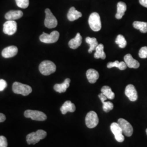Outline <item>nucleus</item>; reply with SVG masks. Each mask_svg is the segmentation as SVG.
Instances as JSON below:
<instances>
[{
	"label": "nucleus",
	"instance_id": "obj_1",
	"mask_svg": "<svg viewBox=\"0 0 147 147\" xmlns=\"http://www.w3.org/2000/svg\"><path fill=\"white\" fill-rule=\"evenodd\" d=\"M47 135V132L42 130H38L36 132H33L28 134L26 136V141L28 144H35L41 140L45 138Z\"/></svg>",
	"mask_w": 147,
	"mask_h": 147
},
{
	"label": "nucleus",
	"instance_id": "obj_2",
	"mask_svg": "<svg viewBox=\"0 0 147 147\" xmlns=\"http://www.w3.org/2000/svg\"><path fill=\"white\" fill-rule=\"evenodd\" d=\"M39 69L43 75L47 76L55 72L56 66L55 63L50 61H44L40 64Z\"/></svg>",
	"mask_w": 147,
	"mask_h": 147
},
{
	"label": "nucleus",
	"instance_id": "obj_3",
	"mask_svg": "<svg viewBox=\"0 0 147 147\" xmlns=\"http://www.w3.org/2000/svg\"><path fill=\"white\" fill-rule=\"evenodd\" d=\"M12 89L14 93L22 95L24 96H27L32 92V89L30 86L22 84L18 82H15L13 84Z\"/></svg>",
	"mask_w": 147,
	"mask_h": 147
},
{
	"label": "nucleus",
	"instance_id": "obj_4",
	"mask_svg": "<svg viewBox=\"0 0 147 147\" xmlns=\"http://www.w3.org/2000/svg\"><path fill=\"white\" fill-rule=\"evenodd\" d=\"M88 23L90 28L95 32H98L101 28V22L99 14L96 13H92L89 17Z\"/></svg>",
	"mask_w": 147,
	"mask_h": 147
},
{
	"label": "nucleus",
	"instance_id": "obj_5",
	"mask_svg": "<svg viewBox=\"0 0 147 147\" xmlns=\"http://www.w3.org/2000/svg\"><path fill=\"white\" fill-rule=\"evenodd\" d=\"M24 116L27 118H31L32 120L44 121L47 119V115L41 111L28 110L24 112Z\"/></svg>",
	"mask_w": 147,
	"mask_h": 147
},
{
	"label": "nucleus",
	"instance_id": "obj_6",
	"mask_svg": "<svg viewBox=\"0 0 147 147\" xmlns=\"http://www.w3.org/2000/svg\"><path fill=\"white\" fill-rule=\"evenodd\" d=\"M45 19L44 21V25L48 28H53L57 26L58 22L56 17L53 16L50 9H45Z\"/></svg>",
	"mask_w": 147,
	"mask_h": 147
},
{
	"label": "nucleus",
	"instance_id": "obj_7",
	"mask_svg": "<svg viewBox=\"0 0 147 147\" xmlns=\"http://www.w3.org/2000/svg\"><path fill=\"white\" fill-rule=\"evenodd\" d=\"M59 37V33L57 31L52 32L50 34L43 32L42 34L39 37L40 42L44 43L50 44L57 42Z\"/></svg>",
	"mask_w": 147,
	"mask_h": 147
},
{
	"label": "nucleus",
	"instance_id": "obj_8",
	"mask_svg": "<svg viewBox=\"0 0 147 147\" xmlns=\"http://www.w3.org/2000/svg\"><path fill=\"white\" fill-rule=\"evenodd\" d=\"M86 125L89 129H92L97 126L99 123V118L96 112L90 111L86 116Z\"/></svg>",
	"mask_w": 147,
	"mask_h": 147
},
{
	"label": "nucleus",
	"instance_id": "obj_9",
	"mask_svg": "<svg viewBox=\"0 0 147 147\" xmlns=\"http://www.w3.org/2000/svg\"><path fill=\"white\" fill-rule=\"evenodd\" d=\"M111 130L117 142H123L124 141V136L123 135V131L118 123H113L110 126Z\"/></svg>",
	"mask_w": 147,
	"mask_h": 147
},
{
	"label": "nucleus",
	"instance_id": "obj_10",
	"mask_svg": "<svg viewBox=\"0 0 147 147\" xmlns=\"http://www.w3.org/2000/svg\"><path fill=\"white\" fill-rule=\"evenodd\" d=\"M118 123L121 126L123 133L127 137L131 136L133 134V127L131 124L123 118H119L118 120Z\"/></svg>",
	"mask_w": 147,
	"mask_h": 147
},
{
	"label": "nucleus",
	"instance_id": "obj_11",
	"mask_svg": "<svg viewBox=\"0 0 147 147\" xmlns=\"http://www.w3.org/2000/svg\"><path fill=\"white\" fill-rule=\"evenodd\" d=\"M17 30V24L14 20H8L3 24V32L8 35L14 34Z\"/></svg>",
	"mask_w": 147,
	"mask_h": 147
},
{
	"label": "nucleus",
	"instance_id": "obj_12",
	"mask_svg": "<svg viewBox=\"0 0 147 147\" xmlns=\"http://www.w3.org/2000/svg\"><path fill=\"white\" fill-rule=\"evenodd\" d=\"M125 94L126 96L131 101H135L138 99L136 89L132 84L127 85L125 88Z\"/></svg>",
	"mask_w": 147,
	"mask_h": 147
},
{
	"label": "nucleus",
	"instance_id": "obj_13",
	"mask_svg": "<svg viewBox=\"0 0 147 147\" xmlns=\"http://www.w3.org/2000/svg\"><path fill=\"white\" fill-rule=\"evenodd\" d=\"M18 52V49L16 46H10L5 47L2 52V56L5 58H11L15 56Z\"/></svg>",
	"mask_w": 147,
	"mask_h": 147
},
{
	"label": "nucleus",
	"instance_id": "obj_14",
	"mask_svg": "<svg viewBox=\"0 0 147 147\" xmlns=\"http://www.w3.org/2000/svg\"><path fill=\"white\" fill-rule=\"evenodd\" d=\"M124 62L126 63V65L130 68L137 69L140 67V63L132 57L131 55L128 53L124 57Z\"/></svg>",
	"mask_w": 147,
	"mask_h": 147
},
{
	"label": "nucleus",
	"instance_id": "obj_15",
	"mask_svg": "<svg viewBox=\"0 0 147 147\" xmlns=\"http://www.w3.org/2000/svg\"><path fill=\"white\" fill-rule=\"evenodd\" d=\"M86 76L89 83L94 84L99 78V74L95 69H89L86 72Z\"/></svg>",
	"mask_w": 147,
	"mask_h": 147
},
{
	"label": "nucleus",
	"instance_id": "obj_16",
	"mask_svg": "<svg viewBox=\"0 0 147 147\" xmlns=\"http://www.w3.org/2000/svg\"><path fill=\"white\" fill-rule=\"evenodd\" d=\"M70 82V79L67 78L64 80V81L62 84H55L53 87V88L56 92H58L59 93H64L66 92L67 89L69 87Z\"/></svg>",
	"mask_w": 147,
	"mask_h": 147
},
{
	"label": "nucleus",
	"instance_id": "obj_17",
	"mask_svg": "<svg viewBox=\"0 0 147 147\" xmlns=\"http://www.w3.org/2000/svg\"><path fill=\"white\" fill-rule=\"evenodd\" d=\"M63 115H65L67 112H74L76 110L75 105L70 101H66L60 109Z\"/></svg>",
	"mask_w": 147,
	"mask_h": 147
},
{
	"label": "nucleus",
	"instance_id": "obj_18",
	"mask_svg": "<svg viewBox=\"0 0 147 147\" xmlns=\"http://www.w3.org/2000/svg\"><path fill=\"white\" fill-rule=\"evenodd\" d=\"M82 16L81 12L77 11L74 7H71L69 10L67 18L69 21H74L79 19Z\"/></svg>",
	"mask_w": 147,
	"mask_h": 147
},
{
	"label": "nucleus",
	"instance_id": "obj_19",
	"mask_svg": "<svg viewBox=\"0 0 147 147\" xmlns=\"http://www.w3.org/2000/svg\"><path fill=\"white\" fill-rule=\"evenodd\" d=\"M82 38L80 33H78L75 37L69 42V46L72 49H76L81 45Z\"/></svg>",
	"mask_w": 147,
	"mask_h": 147
},
{
	"label": "nucleus",
	"instance_id": "obj_20",
	"mask_svg": "<svg viewBox=\"0 0 147 147\" xmlns=\"http://www.w3.org/2000/svg\"><path fill=\"white\" fill-rule=\"evenodd\" d=\"M23 13L21 11H11L5 14V18L8 20H14L21 18Z\"/></svg>",
	"mask_w": 147,
	"mask_h": 147
},
{
	"label": "nucleus",
	"instance_id": "obj_21",
	"mask_svg": "<svg viewBox=\"0 0 147 147\" xmlns=\"http://www.w3.org/2000/svg\"><path fill=\"white\" fill-rule=\"evenodd\" d=\"M127 7L126 5L123 2H119L117 3V11L116 14L117 19H121L124 16L125 12L126 11Z\"/></svg>",
	"mask_w": 147,
	"mask_h": 147
},
{
	"label": "nucleus",
	"instance_id": "obj_22",
	"mask_svg": "<svg viewBox=\"0 0 147 147\" xmlns=\"http://www.w3.org/2000/svg\"><path fill=\"white\" fill-rule=\"evenodd\" d=\"M104 46L102 44H99L97 47L95 49V53H94V57L95 58L98 59V58H101L102 59H104L106 58V54L104 51Z\"/></svg>",
	"mask_w": 147,
	"mask_h": 147
},
{
	"label": "nucleus",
	"instance_id": "obj_23",
	"mask_svg": "<svg viewBox=\"0 0 147 147\" xmlns=\"http://www.w3.org/2000/svg\"><path fill=\"white\" fill-rule=\"evenodd\" d=\"M107 67L108 68H112L113 67H116L120 69L121 70H124L127 68L126 63L125 62H119L118 61H116L113 62H109L107 64Z\"/></svg>",
	"mask_w": 147,
	"mask_h": 147
},
{
	"label": "nucleus",
	"instance_id": "obj_24",
	"mask_svg": "<svg viewBox=\"0 0 147 147\" xmlns=\"http://www.w3.org/2000/svg\"><path fill=\"white\" fill-rule=\"evenodd\" d=\"M101 92L109 99L112 100L115 97V93L112 92L111 87H110L108 86H103L102 87L101 89Z\"/></svg>",
	"mask_w": 147,
	"mask_h": 147
},
{
	"label": "nucleus",
	"instance_id": "obj_25",
	"mask_svg": "<svg viewBox=\"0 0 147 147\" xmlns=\"http://www.w3.org/2000/svg\"><path fill=\"white\" fill-rule=\"evenodd\" d=\"M86 42L88 43L90 45L88 53H92L94 50H95L96 47L99 45L98 41L95 38H90V37H87L86 38Z\"/></svg>",
	"mask_w": 147,
	"mask_h": 147
},
{
	"label": "nucleus",
	"instance_id": "obj_26",
	"mask_svg": "<svg viewBox=\"0 0 147 147\" xmlns=\"http://www.w3.org/2000/svg\"><path fill=\"white\" fill-rule=\"evenodd\" d=\"M133 26L137 30H140L143 33H146L147 32V22L135 21L133 23Z\"/></svg>",
	"mask_w": 147,
	"mask_h": 147
},
{
	"label": "nucleus",
	"instance_id": "obj_27",
	"mask_svg": "<svg viewBox=\"0 0 147 147\" xmlns=\"http://www.w3.org/2000/svg\"><path fill=\"white\" fill-rule=\"evenodd\" d=\"M115 42L117 45H118L119 47L121 48H124L127 45V42L126 39L123 35L119 34L117 37Z\"/></svg>",
	"mask_w": 147,
	"mask_h": 147
},
{
	"label": "nucleus",
	"instance_id": "obj_28",
	"mask_svg": "<svg viewBox=\"0 0 147 147\" xmlns=\"http://www.w3.org/2000/svg\"><path fill=\"white\" fill-rule=\"evenodd\" d=\"M102 109L105 112H109L113 109V104L110 101H102Z\"/></svg>",
	"mask_w": 147,
	"mask_h": 147
},
{
	"label": "nucleus",
	"instance_id": "obj_29",
	"mask_svg": "<svg viewBox=\"0 0 147 147\" xmlns=\"http://www.w3.org/2000/svg\"><path fill=\"white\" fill-rule=\"evenodd\" d=\"M16 5L19 7L25 9L29 5V0H16Z\"/></svg>",
	"mask_w": 147,
	"mask_h": 147
},
{
	"label": "nucleus",
	"instance_id": "obj_30",
	"mask_svg": "<svg viewBox=\"0 0 147 147\" xmlns=\"http://www.w3.org/2000/svg\"><path fill=\"white\" fill-rule=\"evenodd\" d=\"M139 57L141 58H147V47H144L141 48L139 51Z\"/></svg>",
	"mask_w": 147,
	"mask_h": 147
},
{
	"label": "nucleus",
	"instance_id": "obj_31",
	"mask_svg": "<svg viewBox=\"0 0 147 147\" xmlns=\"http://www.w3.org/2000/svg\"><path fill=\"white\" fill-rule=\"evenodd\" d=\"M8 143L7 138L3 136H0V147H7Z\"/></svg>",
	"mask_w": 147,
	"mask_h": 147
},
{
	"label": "nucleus",
	"instance_id": "obj_32",
	"mask_svg": "<svg viewBox=\"0 0 147 147\" xmlns=\"http://www.w3.org/2000/svg\"><path fill=\"white\" fill-rule=\"evenodd\" d=\"M7 86V84L5 80L3 79L0 80V91H2L5 89Z\"/></svg>",
	"mask_w": 147,
	"mask_h": 147
},
{
	"label": "nucleus",
	"instance_id": "obj_33",
	"mask_svg": "<svg viewBox=\"0 0 147 147\" xmlns=\"http://www.w3.org/2000/svg\"><path fill=\"white\" fill-rule=\"evenodd\" d=\"M98 96H99V98H100V99L101 100V102L105 101H106V100L107 99V97L105 96V95L103 94L102 93H101V94H99L98 95Z\"/></svg>",
	"mask_w": 147,
	"mask_h": 147
},
{
	"label": "nucleus",
	"instance_id": "obj_34",
	"mask_svg": "<svg viewBox=\"0 0 147 147\" xmlns=\"http://www.w3.org/2000/svg\"><path fill=\"white\" fill-rule=\"evenodd\" d=\"M139 2L142 6L147 8V0H139Z\"/></svg>",
	"mask_w": 147,
	"mask_h": 147
},
{
	"label": "nucleus",
	"instance_id": "obj_35",
	"mask_svg": "<svg viewBox=\"0 0 147 147\" xmlns=\"http://www.w3.org/2000/svg\"><path fill=\"white\" fill-rule=\"evenodd\" d=\"M5 119H6V117H5V115L3 113H0V123L5 121Z\"/></svg>",
	"mask_w": 147,
	"mask_h": 147
},
{
	"label": "nucleus",
	"instance_id": "obj_36",
	"mask_svg": "<svg viewBox=\"0 0 147 147\" xmlns=\"http://www.w3.org/2000/svg\"><path fill=\"white\" fill-rule=\"evenodd\" d=\"M146 133H147V129H146Z\"/></svg>",
	"mask_w": 147,
	"mask_h": 147
}]
</instances>
